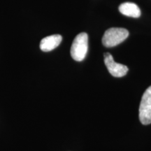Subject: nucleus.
<instances>
[{"instance_id":"1","label":"nucleus","mask_w":151,"mask_h":151,"mask_svg":"<svg viewBox=\"0 0 151 151\" xmlns=\"http://www.w3.org/2000/svg\"><path fill=\"white\" fill-rule=\"evenodd\" d=\"M88 50V36L86 32L78 34L75 37L71 47V55L77 62L83 61Z\"/></svg>"},{"instance_id":"2","label":"nucleus","mask_w":151,"mask_h":151,"mask_svg":"<svg viewBox=\"0 0 151 151\" xmlns=\"http://www.w3.org/2000/svg\"><path fill=\"white\" fill-rule=\"evenodd\" d=\"M128 36L129 32L124 28H110L105 32L102 37V43L105 47L111 48L123 42Z\"/></svg>"},{"instance_id":"3","label":"nucleus","mask_w":151,"mask_h":151,"mask_svg":"<svg viewBox=\"0 0 151 151\" xmlns=\"http://www.w3.org/2000/svg\"><path fill=\"white\" fill-rule=\"evenodd\" d=\"M139 119L143 124L151 123V86L143 93L139 106Z\"/></svg>"},{"instance_id":"4","label":"nucleus","mask_w":151,"mask_h":151,"mask_svg":"<svg viewBox=\"0 0 151 151\" xmlns=\"http://www.w3.org/2000/svg\"><path fill=\"white\" fill-rule=\"evenodd\" d=\"M104 63L109 73L114 77L120 78V77L124 76L127 74L129 70L127 66L115 62L113 56L109 52L104 53Z\"/></svg>"},{"instance_id":"5","label":"nucleus","mask_w":151,"mask_h":151,"mask_svg":"<svg viewBox=\"0 0 151 151\" xmlns=\"http://www.w3.org/2000/svg\"><path fill=\"white\" fill-rule=\"evenodd\" d=\"M62 37L60 35H53L43 38L40 43V48L43 52H49L56 48L62 42Z\"/></svg>"},{"instance_id":"6","label":"nucleus","mask_w":151,"mask_h":151,"mask_svg":"<svg viewBox=\"0 0 151 151\" xmlns=\"http://www.w3.org/2000/svg\"><path fill=\"white\" fill-rule=\"evenodd\" d=\"M119 11L124 16L132 17V18H139L141 16V10L139 6L134 3L124 2L119 6Z\"/></svg>"}]
</instances>
